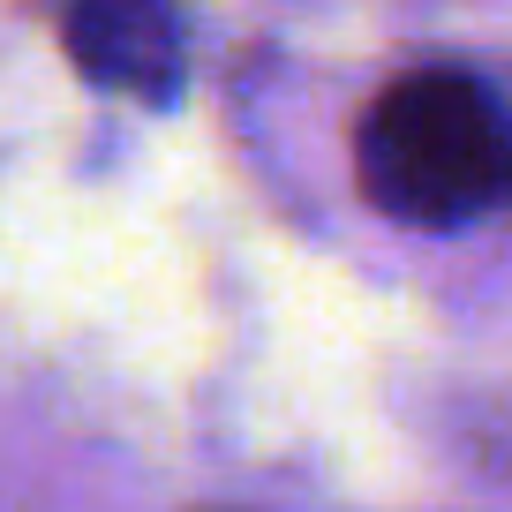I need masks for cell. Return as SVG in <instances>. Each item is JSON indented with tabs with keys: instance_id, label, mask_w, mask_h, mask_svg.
<instances>
[{
	"instance_id": "1",
	"label": "cell",
	"mask_w": 512,
	"mask_h": 512,
	"mask_svg": "<svg viewBox=\"0 0 512 512\" xmlns=\"http://www.w3.org/2000/svg\"><path fill=\"white\" fill-rule=\"evenodd\" d=\"M354 181L400 226H475L512 204V113L460 68H415L362 113Z\"/></svg>"
},
{
	"instance_id": "2",
	"label": "cell",
	"mask_w": 512,
	"mask_h": 512,
	"mask_svg": "<svg viewBox=\"0 0 512 512\" xmlns=\"http://www.w3.org/2000/svg\"><path fill=\"white\" fill-rule=\"evenodd\" d=\"M61 46L98 91L166 106L189 76V38H181L174 0H68Z\"/></svg>"
}]
</instances>
